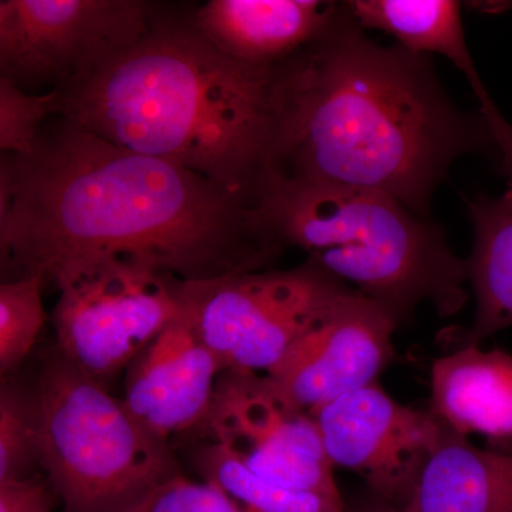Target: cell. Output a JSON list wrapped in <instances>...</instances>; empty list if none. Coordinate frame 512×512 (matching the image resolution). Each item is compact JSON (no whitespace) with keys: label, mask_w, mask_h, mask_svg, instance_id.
Returning a JSON list of instances; mask_svg holds the SVG:
<instances>
[{"label":"cell","mask_w":512,"mask_h":512,"mask_svg":"<svg viewBox=\"0 0 512 512\" xmlns=\"http://www.w3.org/2000/svg\"><path fill=\"white\" fill-rule=\"evenodd\" d=\"M474 231L468 262V284L476 298V315L460 339L463 346H480L512 326V183L500 197L467 201Z\"/></svg>","instance_id":"obj_16"},{"label":"cell","mask_w":512,"mask_h":512,"mask_svg":"<svg viewBox=\"0 0 512 512\" xmlns=\"http://www.w3.org/2000/svg\"><path fill=\"white\" fill-rule=\"evenodd\" d=\"M284 247L406 322L420 303L450 318L468 301V262L444 232L382 192L281 178L261 205Z\"/></svg>","instance_id":"obj_4"},{"label":"cell","mask_w":512,"mask_h":512,"mask_svg":"<svg viewBox=\"0 0 512 512\" xmlns=\"http://www.w3.org/2000/svg\"><path fill=\"white\" fill-rule=\"evenodd\" d=\"M430 412L461 436L512 441V356L463 346L431 367Z\"/></svg>","instance_id":"obj_14"},{"label":"cell","mask_w":512,"mask_h":512,"mask_svg":"<svg viewBox=\"0 0 512 512\" xmlns=\"http://www.w3.org/2000/svg\"><path fill=\"white\" fill-rule=\"evenodd\" d=\"M312 417L333 467L353 471L399 510L409 504L446 429L430 410L403 406L377 383L333 400Z\"/></svg>","instance_id":"obj_10"},{"label":"cell","mask_w":512,"mask_h":512,"mask_svg":"<svg viewBox=\"0 0 512 512\" xmlns=\"http://www.w3.org/2000/svg\"><path fill=\"white\" fill-rule=\"evenodd\" d=\"M367 512H404V511L399 510V508L389 507V508H384V510H373V511H367Z\"/></svg>","instance_id":"obj_26"},{"label":"cell","mask_w":512,"mask_h":512,"mask_svg":"<svg viewBox=\"0 0 512 512\" xmlns=\"http://www.w3.org/2000/svg\"><path fill=\"white\" fill-rule=\"evenodd\" d=\"M137 512H249L214 484L177 476Z\"/></svg>","instance_id":"obj_22"},{"label":"cell","mask_w":512,"mask_h":512,"mask_svg":"<svg viewBox=\"0 0 512 512\" xmlns=\"http://www.w3.org/2000/svg\"><path fill=\"white\" fill-rule=\"evenodd\" d=\"M491 450L500 451V453L512 454V441L507 443L490 444Z\"/></svg>","instance_id":"obj_25"},{"label":"cell","mask_w":512,"mask_h":512,"mask_svg":"<svg viewBox=\"0 0 512 512\" xmlns=\"http://www.w3.org/2000/svg\"><path fill=\"white\" fill-rule=\"evenodd\" d=\"M493 146L484 120L448 99L429 57L372 42L346 3L282 63L279 180L382 192L429 218L454 161Z\"/></svg>","instance_id":"obj_2"},{"label":"cell","mask_w":512,"mask_h":512,"mask_svg":"<svg viewBox=\"0 0 512 512\" xmlns=\"http://www.w3.org/2000/svg\"><path fill=\"white\" fill-rule=\"evenodd\" d=\"M201 427L256 476L298 490L340 494L315 419L276 392L265 376L222 373Z\"/></svg>","instance_id":"obj_9"},{"label":"cell","mask_w":512,"mask_h":512,"mask_svg":"<svg viewBox=\"0 0 512 512\" xmlns=\"http://www.w3.org/2000/svg\"><path fill=\"white\" fill-rule=\"evenodd\" d=\"M181 282L128 256L69 266L53 279L57 350L100 382L116 375L181 315Z\"/></svg>","instance_id":"obj_7"},{"label":"cell","mask_w":512,"mask_h":512,"mask_svg":"<svg viewBox=\"0 0 512 512\" xmlns=\"http://www.w3.org/2000/svg\"><path fill=\"white\" fill-rule=\"evenodd\" d=\"M57 495L35 478L0 483V512H50Z\"/></svg>","instance_id":"obj_23"},{"label":"cell","mask_w":512,"mask_h":512,"mask_svg":"<svg viewBox=\"0 0 512 512\" xmlns=\"http://www.w3.org/2000/svg\"><path fill=\"white\" fill-rule=\"evenodd\" d=\"M40 464V423L36 397L12 387L0 396V483L28 478Z\"/></svg>","instance_id":"obj_20"},{"label":"cell","mask_w":512,"mask_h":512,"mask_svg":"<svg viewBox=\"0 0 512 512\" xmlns=\"http://www.w3.org/2000/svg\"><path fill=\"white\" fill-rule=\"evenodd\" d=\"M63 111V94L23 92L0 77V150L2 154L26 156L36 146L40 131Z\"/></svg>","instance_id":"obj_21"},{"label":"cell","mask_w":512,"mask_h":512,"mask_svg":"<svg viewBox=\"0 0 512 512\" xmlns=\"http://www.w3.org/2000/svg\"><path fill=\"white\" fill-rule=\"evenodd\" d=\"M197 466L214 484L249 512H345L340 494L298 490L256 476L220 444L202 448Z\"/></svg>","instance_id":"obj_18"},{"label":"cell","mask_w":512,"mask_h":512,"mask_svg":"<svg viewBox=\"0 0 512 512\" xmlns=\"http://www.w3.org/2000/svg\"><path fill=\"white\" fill-rule=\"evenodd\" d=\"M127 369L124 404L167 441L201 427L225 372L183 313Z\"/></svg>","instance_id":"obj_12"},{"label":"cell","mask_w":512,"mask_h":512,"mask_svg":"<svg viewBox=\"0 0 512 512\" xmlns=\"http://www.w3.org/2000/svg\"><path fill=\"white\" fill-rule=\"evenodd\" d=\"M39 276H20L0 286V370L12 372L29 356L46 322Z\"/></svg>","instance_id":"obj_19"},{"label":"cell","mask_w":512,"mask_h":512,"mask_svg":"<svg viewBox=\"0 0 512 512\" xmlns=\"http://www.w3.org/2000/svg\"><path fill=\"white\" fill-rule=\"evenodd\" d=\"M160 9L144 0H2L0 77L30 94L66 89L146 35Z\"/></svg>","instance_id":"obj_8"},{"label":"cell","mask_w":512,"mask_h":512,"mask_svg":"<svg viewBox=\"0 0 512 512\" xmlns=\"http://www.w3.org/2000/svg\"><path fill=\"white\" fill-rule=\"evenodd\" d=\"M353 291L306 261L289 271L183 281L178 298L181 313L225 372L265 376Z\"/></svg>","instance_id":"obj_6"},{"label":"cell","mask_w":512,"mask_h":512,"mask_svg":"<svg viewBox=\"0 0 512 512\" xmlns=\"http://www.w3.org/2000/svg\"><path fill=\"white\" fill-rule=\"evenodd\" d=\"M403 511L512 512V454L481 450L446 426Z\"/></svg>","instance_id":"obj_15"},{"label":"cell","mask_w":512,"mask_h":512,"mask_svg":"<svg viewBox=\"0 0 512 512\" xmlns=\"http://www.w3.org/2000/svg\"><path fill=\"white\" fill-rule=\"evenodd\" d=\"M397 326L386 309L353 291L265 377L313 416L333 400L377 383L392 362Z\"/></svg>","instance_id":"obj_11"},{"label":"cell","mask_w":512,"mask_h":512,"mask_svg":"<svg viewBox=\"0 0 512 512\" xmlns=\"http://www.w3.org/2000/svg\"><path fill=\"white\" fill-rule=\"evenodd\" d=\"M261 210L200 174L53 117L26 156L0 158V251L16 278L53 282L128 256L180 279L261 271L284 251Z\"/></svg>","instance_id":"obj_1"},{"label":"cell","mask_w":512,"mask_h":512,"mask_svg":"<svg viewBox=\"0 0 512 512\" xmlns=\"http://www.w3.org/2000/svg\"><path fill=\"white\" fill-rule=\"evenodd\" d=\"M495 148L500 151L501 173L512 183V127L504 124L494 136Z\"/></svg>","instance_id":"obj_24"},{"label":"cell","mask_w":512,"mask_h":512,"mask_svg":"<svg viewBox=\"0 0 512 512\" xmlns=\"http://www.w3.org/2000/svg\"><path fill=\"white\" fill-rule=\"evenodd\" d=\"M60 92V116L200 174L249 208L259 210L279 181L282 63L225 55L192 10L161 6L146 35Z\"/></svg>","instance_id":"obj_3"},{"label":"cell","mask_w":512,"mask_h":512,"mask_svg":"<svg viewBox=\"0 0 512 512\" xmlns=\"http://www.w3.org/2000/svg\"><path fill=\"white\" fill-rule=\"evenodd\" d=\"M363 29L382 30L414 55L444 56L467 77L478 101L487 90L468 50L456 0H353L345 2Z\"/></svg>","instance_id":"obj_17"},{"label":"cell","mask_w":512,"mask_h":512,"mask_svg":"<svg viewBox=\"0 0 512 512\" xmlns=\"http://www.w3.org/2000/svg\"><path fill=\"white\" fill-rule=\"evenodd\" d=\"M40 464L64 512H137L180 476L168 441L56 350L36 393Z\"/></svg>","instance_id":"obj_5"},{"label":"cell","mask_w":512,"mask_h":512,"mask_svg":"<svg viewBox=\"0 0 512 512\" xmlns=\"http://www.w3.org/2000/svg\"><path fill=\"white\" fill-rule=\"evenodd\" d=\"M339 10L340 3L319 0H210L192 9V20L232 59L276 66L315 43Z\"/></svg>","instance_id":"obj_13"}]
</instances>
